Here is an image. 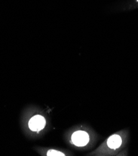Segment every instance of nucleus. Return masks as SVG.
<instances>
[{"mask_svg":"<svg viewBox=\"0 0 138 156\" xmlns=\"http://www.w3.org/2000/svg\"><path fill=\"white\" fill-rule=\"evenodd\" d=\"M72 141L75 146L83 147L88 143L90 141V136L85 131H77L72 134Z\"/></svg>","mask_w":138,"mask_h":156,"instance_id":"1","label":"nucleus"},{"mask_svg":"<svg viewBox=\"0 0 138 156\" xmlns=\"http://www.w3.org/2000/svg\"><path fill=\"white\" fill-rule=\"evenodd\" d=\"M45 119L41 115H36L29 120V127L33 131L39 132L45 126Z\"/></svg>","mask_w":138,"mask_h":156,"instance_id":"2","label":"nucleus"},{"mask_svg":"<svg viewBox=\"0 0 138 156\" xmlns=\"http://www.w3.org/2000/svg\"><path fill=\"white\" fill-rule=\"evenodd\" d=\"M122 141L121 137L116 134L111 135L107 140V146L111 149H117L121 147Z\"/></svg>","mask_w":138,"mask_h":156,"instance_id":"3","label":"nucleus"},{"mask_svg":"<svg viewBox=\"0 0 138 156\" xmlns=\"http://www.w3.org/2000/svg\"><path fill=\"white\" fill-rule=\"evenodd\" d=\"M47 155L48 156H64L65 155L64 153L57 151V150H54V149H51L49 150L48 152H47Z\"/></svg>","mask_w":138,"mask_h":156,"instance_id":"4","label":"nucleus"}]
</instances>
